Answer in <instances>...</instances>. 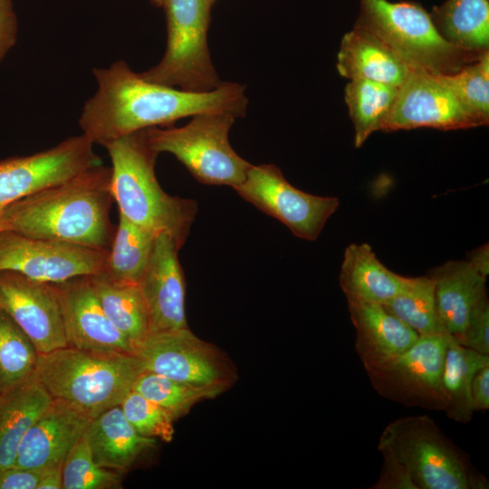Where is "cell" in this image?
<instances>
[{"mask_svg":"<svg viewBox=\"0 0 489 489\" xmlns=\"http://www.w3.org/2000/svg\"><path fill=\"white\" fill-rule=\"evenodd\" d=\"M97 91L82 108V133L101 146L124 135L208 112L245 114V87L222 82L206 92L187 91L145 80L122 60L107 68H94Z\"/></svg>","mask_w":489,"mask_h":489,"instance_id":"cell-1","label":"cell"},{"mask_svg":"<svg viewBox=\"0 0 489 489\" xmlns=\"http://www.w3.org/2000/svg\"><path fill=\"white\" fill-rule=\"evenodd\" d=\"M111 168L91 167L0 210V230L109 251Z\"/></svg>","mask_w":489,"mask_h":489,"instance_id":"cell-2","label":"cell"},{"mask_svg":"<svg viewBox=\"0 0 489 489\" xmlns=\"http://www.w3.org/2000/svg\"><path fill=\"white\" fill-rule=\"evenodd\" d=\"M103 147L111 160V192L120 214L155 235L168 234L181 248L197 204L162 189L155 174L158 153L150 145L147 129L124 135Z\"/></svg>","mask_w":489,"mask_h":489,"instance_id":"cell-3","label":"cell"},{"mask_svg":"<svg viewBox=\"0 0 489 489\" xmlns=\"http://www.w3.org/2000/svg\"><path fill=\"white\" fill-rule=\"evenodd\" d=\"M142 371L135 354H102L67 346L40 354L34 375L53 400L92 419L120 405Z\"/></svg>","mask_w":489,"mask_h":489,"instance_id":"cell-4","label":"cell"},{"mask_svg":"<svg viewBox=\"0 0 489 489\" xmlns=\"http://www.w3.org/2000/svg\"><path fill=\"white\" fill-rule=\"evenodd\" d=\"M378 450L398 463L414 489H484L486 478L427 415L399 417L385 427Z\"/></svg>","mask_w":489,"mask_h":489,"instance_id":"cell-5","label":"cell"},{"mask_svg":"<svg viewBox=\"0 0 489 489\" xmlns=\"http://www.w3.org/2000/svg\"><path fill=\"white\" fill-rule=\"evenodd\" d=\"M360 5L355 26L379 37L411 70L434 75L452 74L483 54L460 50L446 42L430 13L418 3L360 0Z\"/></svg>","mask_w":489,"mask_h":489,"instance_id":"cell-6","label":"cell"},{"mask_svg":"<svg viewBox=\"0 0 489 489\" xmlns=\"http://www.w3.org/2000/svg\"><path fill=\"white\" fill-rule=\"evenodd\" d=\"M235 118L230 112H208L193 116L183 127L146 129L158 154L174 155L200 183L235 188L252 166L229 143L228 133Z\"/></svg>","mask_w":489,"mask_h":489,"instance_id":"cell-7","label":"cell"},{"mask_svg":"<svg viewBox=\"0 0 489 489\" xmlns=\"http://www.w3.org/2000/svg\"><path fill=\"white\" fill-rule=\"evenodd\" d=\"M216 0H162L168 26L165 54L141 72L147 81L206 92L222 82L212 63L207 44L210 9Z\"/></svg>","mask_w":489,"mask_h":489,"instance_id":"cell-8","label":"cell"},{"mask_svg":"<svg viewBox=\"0 0 489 489\" xmlns=\"http://www.w3.org/2000/svg\"><path fill=\"white\" fill-rule=\"evenodd\" d=\"M135 355L143 370L192 385L224 392L237 379L230 359L188 327L149 333L138 346Z\"/></svg>","mask_w":489,"mask_h":489,"instance_id":"cell-9","label":"cell"},{"mask_svg":"<svg viewBox=\"0 0 489 489\" xmlns=\"http://www.w3.org/2000/svg\"><path fill=\"white\" fill-rule=\"evenodd\" d=\"M449 335H422L394 360L367 369L376 392L405 407L445 410L447 398L442 384Z\"/></svg>","mask_w":489,"mask_h":489,"instance_id":"cell-10","label":"cell"},{"mask_svg":"<svg viewBox=\"0 0 489 489\" xmlns=\"http://www.w3.org/2000/svg\"><path fill=\"white\" fill-rule=\"evenodd\" d=\"M256 208L285 225L297 237L316 240L340 206L335 197L303 192L290 184L273 164L252 165L234 188Z\"/></svg>","mask_w":489,"mask_h":489,"instance_id":"cell-11","label":"cell"},{"mask_svg":"<svg viewBox=\"0 0 489 489\" xmlns=\"http://www.w3.org/2000/svg\"><path fill=\"white\" fill-rule=\"evenodd\" d=\"M107 250L0 230V271L49 283L104 271Z\"/></svg>","mask_w":489,"mask_h":489,"instance_id":"cell-12","label":"cell"},{"mask_svg":"<svg viewBox=\"0 0 489 489\" xmlns=\"http://www.w3.org/2000/svg\"><path fill=\"white\" fill-rule=\"evenodd\" d=\"M94 143L83 133L28 156L0 161V210L34 192L100 164Z\"/></svg>","mask_w":489,"mask_h":489,"instance_id":"cell-13","label":"cell"},{"mask_svg":"<svg viewBox=\"0 0 489 489\" xmlns=\"http://www.w3.org/2000/svg\"><path fill=\"white\" fill-rule=\"evenodd\" d=\"M479 126L442 75L411 70L398 87L381 130L417 128L450 130Z\"/></svg>","mask_w":489,"mask_h":489,"instance_id":"cell-14","label":"cell"},{"mask_svg":"<svg viewBox=\"0 0 489 489\" xmlns=\"http://www.w3.org/2000/svg\"><path fill=\"white\" fill-rule=\"evenodd\" d=\"M0 310L29 337L39 355L68 346L53 283L0 271Z\"/></svg>","mask_w":489,"mask_h":489,"instance_id":"cell-15","label":"cell"},{"mask_svg":"<svg viewBox=\"0 0 489 489\" xmlns=\"http://www.w3.org/2000/svg\"><path fill=\"white\" fill-rule=\"evenodd\" d=\"M69 347L102 354H135L136 347L104 312L89 276L53 283Z\"/></svg>","mask_w":489,"mask_h":489,"instance_id":"cell-16","label":"cell"},{"mask_svg":"<svg viewBox=\"0 0 489 489\" xmlns=\"http://www.w3.org/2000/svg\"><path fill=\"white\" fill-rule=\"evenodd\" d=\"M179 249L168 234H158L139 282L149 333L188 327L185 311L186 283L177 255Z\"/></svg>","mask_w":489,"mask_h":489,"instance_id":"cell-17","label":"cell"},{"mask_svg":"<svg viewBox=\"0 0 489 489\" xmlns=\"http://www.w3.org/2000/svg\"><path fill=\"white\" fill-rule=\"evenodd\" d=\"M91 421V417L68 404L53 400L24 434L14 466L42 471L63 462Z\"/></svg>","mask_w":489,"mask_h":489,"instance_id":"cell-18","label":"cell"},{"mask_svg":"<svg viewBox=\"0 0 489 489\" xmlns=\"http://www.w3.org/2000/svg\"><path fill=\"white\" fill-rule=\"evenodd\" d=\"M355 350L365 369L381 366L409 349L419 335L379 303H348Z\"/></svg>","mask_w":489,"mask_h":489,"instance_id":"cell-19","label":"cell"},{"mask_svg":"<svg viewBox=\"0 0 489 489\" xmlns=\"http://www.w3.org/2000/svg\"><path fill=\"white\" fill-rule=\"evenodd\" d=\"M427 274L434 282L438 316L447 333L458 342L472 308L487 292L486 276L467 260L447 261Z\"/></svg>","mask_w":489,"mask_h":489,"instance_id":"cell-20","label":"cell"},{"mask_svg":"<svg viewBox=\"0 0 489 489\" xmlns=\"http://www.w3.org/2000/svg\"><path fill=\"white\" fill-rule=\"evenodd\" d=\"M337 70L349 80L366 79L396 87H399L411 72L387 43L355 25L341 39Z\"/></svg>","mask_w":489,"mask_h":489,"instance_id":"cell-21","label":"cell"},{"mask_svg":"<svg viewBox=\"0 0 489 489\" xmlns=\"http://www.w3.org/2000/svg\"><path fill=\"white\" fill-rule=\"evenodd\" d=\"M409 280L388 269L368 244H351L345 249L339 282L348 303L383 304Z\"/></svg>","mask_w":489,"mask_h":489,"instance_id":"cell-22","label":"cell"},{"mask_svg":"<svg viewBox=\"0 0 489 489\" xmlns=\"http://www.w3.org/2000/svg\"><path fill=\"white\" fill-rule=\"evenodd\" d=\"M84 436L93 459L101 467L127 471L157 439L139 434L123 414L120 405L92 418Z\"/></svg>","mask_w":489,"mask_h":489,"instance_id":"cell-23","label":"cell"},{"mask_svg":"<svg viewBox=\"0 0 489 489\" xmlns=\"http://www.w3.org/2000/svg\"><path fill=\"white\" fill-rule=\"evenodd\" d=\"M52 402L34 375L0 396V472L14 465L24 434Z\"/></svg>","mask_w":489,"mask_h":489,"instance_id":"cell-24","label":"cell"},{"mask_svg":"<svg viewBox=\"0 0 489 489\" xmlns=\"http://www.w3.org/2000/svg\"><path fill=\"white\" fill-rule=\"evenodd\" d=\"M431 18L453 46L482 54L489 50V0H446L433 7Z\"/></svg>","mask_w":489,"mask_h":489,"instance_id":"cell-25","label":"cell"},{"mask_svg":"<svg viewBox=\"0 0 489 489\" xmlns=\"http://www.w3.org/2000/svg\"><path fill=\"white\" fill-rule=\"evenodd\" d=\"M107 317L136 347L149 334L148 313L139 283L115 280L104 272L89 275Z\"/></svg>","mask_w":489,"mask_h":489,"instance_id":"cell-26","label":"cell"},{"mask_svg":"<svg viewBox=\"0 0 489 489\" xmlns=\"http://www.w3.org/2000/svg\"><path fill=\"white\" fill-rule=\"evenodd\" d=\"M489 365V355L481 354L450 340L444 360L442 384L447 398L444 412L458 423L472 420V380L481 368Z\"/></svg>","mask_w":489,"mask_h":489,"instance_id":"cell-27","label":"cell"},{"mask_svg":"<svg viewBox=\"0 0 489 489\" xmlns=\"http://www.w3.org/2000/svg\"><path fill=\"white\" fill-rule=\"evenodd\" d=\"M398 87L366 79L350 80L345 101L354 127V146L361 147L375 131L381 129Z\"/></svg>","mask_w":489,"mask_h":489,"instance_id":"cell-28","label":"cell"},{"mask_svg":"<svg viewBox=\"0 0 489 489\" xmlns=\"http://www.w3.org/2000/svg\"><path fill=\"white\" fill-rule=\"evenodd\" d=\"M156 236L120 214L103 272L115 280L139 283Z\"/></svg>","mask_w":489,"mask_h":489,"instance_id":"cell-29","label":"cell"},{"mask_svg":"<svg viewBox=\"0 0 489 489\" xmlns=\"http://www.w3.org/2000/svg\"><path fill=\"white\" fill-rule=\"evenodd\" d=\"M382 305L419 336L449 335L438 316L428 274L410 277L406 288Z\"/></svg>","mask_w":489,"mask_h":489,"instance_id":"cell-30","label":"cell"},{"mask_svg":"<svg viewBox=\"0 0 489 489\" xmlns=\"http://www.w3.org/2000/svg\"><path fill=\"white\" fill-rule=\"evenodd\" d=\"M39 353L29 337L0 310V396L27 381Z\"/></svg>","mask_w":489,"mask_h":489,"instance_id":"cell-31","label":"cell"},{"mask_svg":"<svg viewBox=\"0 0 489 489\" xmlns=\"http://www.w3.org/2000/svg\"><path fill=\"white\" fill-rule=\"evenodd\" d=\"M132 389L166 409L175 420L187 415L198 402L223 393L217 388L185 383L147 370L138 376Z\"/></svg>","mask_w":489,"mask_h":489,"instance_id":"cell-32","label":"cell"},{"mask_svg":"<svg viewBox=\"0 0 489 489\" xmlns=\"http://www.w3.org/2000/svg\"><path fill=\"white\" fill-rule=\"evenodd\" d=\"M466 110L481 126L489 122V52L447 75H442Z\"/></svg>","mask_w":489,"mask_h":489,"instance_id":"cell-33","label":"cell"},{"mask_svg":"<svg viewBox=\"0 0 489 489\" xmlns=\"http://www.w3.org/2000/svg\"><path fill=\"white\" fill-rule=\"evenodd\" d=\"M121 484L120 472L100 466L84 435L71 448L62 464L63 489H110Z\"/></svg>","mask_w":489,"mask_h":489,"instance_id":"cell-34","label":"cell"},{"mask_svg":"<svg viewBox=\"0 0 489 489\" xmlns=\"http://www.w3.org/2000/svg\"><path fill=\"white\" fill-rule=\"evenodd\" d=\"M120 406L139 434L167 443L172 441L176 420L166 409L133 389L124 397Z\"/></svg>","mask_w":489,"mask_h":489,"instance_id":"cell-35","label":"cell"},{"mask_svg":"<svg viewBox=\"0 0 489 489\" xmlns=\"http://www.w3.org/2000/svg\"><path fill=\"white\" fill-rule=\"evenodd\" d=\"M458 344L489 355V301L487 292L475 302Z\"/></svg>","mask_w":489,"mask_h":489,"instance_id":"cell-36","label":"cell"},{"mask_svg":"<svg viewBox=\"0 0 489 489\" xmlns=\"http://www.w3.org/2000/svg\"><path fill=\"white\" fill-rule=\"evenodd\" d=\"M17 31L13 0H0V62L14 45Z\"/></svg>","mask_w":489,"mask_h":489,"instance_id":"cell-37","label":"cell"},{"mask_svg":"<svg viewBox=\"0 0 489 489\" xmlns=\"http://www.w3.org/2000/svg\"><path fill=\"white\" fill-rule=\"evenodd\" d=\"M42 471L8 467L0 472V489H36Z\"/></svg>","mask_w":489,"mask_h":489,"instance_id":"cell-38","label":"cell"},{"mask_svg":"<svg viewBox=\"0 0 489 489\" xmlns=\"http://www.w3.org/2000/svg\"><path fill=\"white\" fill-rule=\"evenodd\" d=\"M471 398L474 411L489 408V365L481 368L475 374L471 385Z\"/></svg>","mask_w":489,"mask_h":489,"instance_id":"cell-39","label":"cell"},{"mask_svg":"<svg viewBox=\"0 0 489 489\" xmlns=\"http://www.w3.org/2000/svg\"><path fill=\"white\" fill-rule=\"evenodd\" d=\"M62 464H54L43 469L36 489H63Z\"/></svg>","mask_w":489,"mask_h":489,"instance_id":"cell-40","label":"cell"},{"mask_svg":"<svg viewBox=\"0 0 489 489\" xmlns=\"http://www.w3.org/2000/svg\"><path fill=\"white\" fill-rule=\"evenodd\" d=\"M476 270L487 277L489 273V249L488 244L472 251L466 259Z\"/></svg>","mask_w":489,"mask_h":489,"instance_id":"cell-41","label":"cell"},{"mask_svg":"<svg viewBox=\"0 0 489 489\" xmlns=\"http://www.w3.org/2000/svg\"><path fill=\"white\" fill-rule=\"evenodd\" d=\"M161 1L162 0H151V2L153 4H155L156 5H158V6H161Z\"/></svg>","mask_w":489,"mask_h":489,"instance_id":"cell-42","label":"cell"}]
</instances>
